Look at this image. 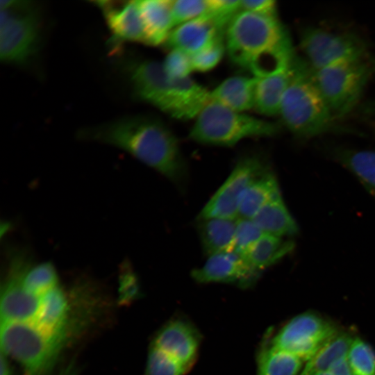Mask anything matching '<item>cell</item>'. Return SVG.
<instances>
[{"label":"cell","mask_w":375,"mask_h":375,"mask_svg":"<svg viewBox=\"0 0 375 375\" xmlns=\"http://www.w3.org/2000/svg\"><path fill=\"white\" fill-rule=\"evenodd\" d=\"M80 135L126 151L172 181L179 182L184 177L185 167L178 140L156 117H124L83 129Z\"/></svg>","instance_id":"obj_1"},{"label":"cell","mask_w":375,"mask_h":375,"mask_svg":"<svg viewBox=\"0 0 375 375\" xmlns=\"http://www.w3.org/2000/svg\"><path fill=\"white\" fill-rule=\"evenodd\" d=\"M279 116L281 125L299 139L342 130L314 82L310 67L297 56L292 62Z\"/></svg>","instance_id":"obj_2"},{"label":"cell","mask_w":375,"mask_h":375,"mask_svg":"<svg viewBox=\"0 0 375 375\" xmlns=\"http://www.w3.org/2000/svg\"><path fill=\"white\" fill-rule=\"evenodd\" d=\"M226 52L236 67L248 69L260 56L291 44L276 13L238 11L224 34Z\"/></svg>","instance_id":"obj_3"},{"label":"cell","mask_w":375,"mask_h":375,"mask_svg":"<svg viewBox=\"0 0 375 375\" xmlns=\"http://www.w3.org/2000/svg\"><path fill=\"white\" fill-rule=\"evenodd\" d=\"M189 137L196 142L232 147L249 138L271 137L282 125L238 112L210 101L194 119Z\"/></svg>","instance_id":"obj_4"},{"label":"cell","mask_w":375,"mask_h":375,"mask_svg":"<svg viewBox=\"0 0 375 375\" xmlns=\"http://www.w3.org/2000/svg\"><path fill=\"white\" fill-rule=\"evenodd\" d=\"M374 67L366 53L322 69H311L314 82L338 122L360 105Z\"/></svg>","instance_id":"obj_5"},{"label":"cell","mask_w":375,"mask_h":375,"mask_svg":"<svg viewBox=\"0 0 375 375\" xmlns=\"http://www.w3.org/2000/svg\"><path fill=\"white\" fill-rule=\"evenodd\" d=\"M67 338L45 331L33 321L1 324V352L17 360L26 375H47Z\"/></svg>","instance_id":"obj_6"},{"label":"cell","mask_w":375,"mask_h":375,"mask_svg":"<svg viewBox=\"0 0 375 375\" xmlns=\"http://www.w3.org/2000/svg\"><path fill=\"white\" fill-rule=\"evenodd\" d=\"M0 57L8 64L22 65L36 53L40 35L37 6L27 1H1Z\"/></svg>","instance_id":"obj_7"},{"label":"cell","mask_w":375,"mask_h":375,"mask_svg":"<svg viewBox=\"0 0 375 375\" xmlns=\"http://www.w3.org/2000/svg\"><path fill=\"white\" fill-rule=\"evenodd\" d=\"M300 47L312 69L368 53L366 42L358 35L322 27L305 28L301 35Z\"/></svg>","instance_id":"obj_8"},{"label":"cell","mask_w":375,"mask_h":375,"mask_svg":"<svg viewBox=\"0 0 375 375\" xmlns=\"http://www.w3.org/2000/svg\"><path fill=\"white\" fill-rule=\"evenodd\" d=\"M339 332L333 322L306 312L285 323L269 343L307 362Z\"/></svg>","instance_id":"obj_9"},{"label":"cell","mask_w":375,"mask_h":375,"mask_svg":"<svg viewBox=\"0 0 375 375\" xmlns=\"http://www.w3.org/2000/svg\"><path fill=\"white\" fill-rule=\"evenodd\" d=\"M31 258L27 250H9L6 278L1 289V324L33 321L36 316L40 296L29 292L22 283L24 269Z\"/></svg>","instance_id":"obj_10"},{"label":"cell","mask_w":375,"mask_h":375,"mask_svg":"<svg viewBox=\"0 0 375 375\" xmlns=\"http://www.w3.org/2000/svg\"><path fill=\"white\" fill-rule=\"evenodd\" d=\"M266 170L263 161L257 156L240 159L203 207L198 218L238 219L239 206L245 191Z\"/></svg>","instance_id":"obj_11"},{"label":"cell","mask_w":375,"mask_h":375,"mask_svg":"<svg viewBox=\"0 0 375 375\" xmlns=\"http://www.w3.org/2000/svg\"><path fill=\"white\" fill-rule=\"evenodd\" d=\"M124 69L137 99L172 117V81L162 62L150 59L133 58L126 61Z\"/></svg>","instance_id":"obj_12"},{"label":"cell","mask_w":375,"mask_h":375,"mask_svg":"<svg viewBox=\"0 0 375 375\" xmlns=\"http://www.w3.org/2000/svg\"><path fill=\"white\" fill-rule=\"evenodd\" d=\"M233 17L215 12L175 26L165 45L190 56L224 38L226 28Z\"/></svg>","instance_id":"obj_13"},{"label":"cell","mask_w":375,"mask_h":375,"mask_svg":"<svg viewBox=\"0 0 375 375\" xmlns=\"http://www.w3.org/2000/svg\"><path fill=\"white\" fill-rule=\"evenodd\" d=\"M260 272L244 256L225 251L208 257L202 267L192 271V276L199 283H233L246 288L255 283Z\"/></svg>","instance_id":"obj_14"},{"label":"cell","mask_w":375,"mask_h":375,"mask_svg":"<svg viewBox=\"0 0 375 375\" xmlns=\"http://www.w3.org/2000/svg\"><path fill=\"white\" fill-rule=\"evenodd\" d=\"M200 342V334L192 324L182 318H175L158 331L151 345L190 369L198 356Z\"/></svg>","instance_id":"obj_15"},{"label":"cell","mask_w":375,"mask_h":375,"mask_svg":"<svg viewBox=\"0 0 375 375\" xmlns=\"http://www.w3.org/2000/svg\"><path fill=\"white\" fill-rule=\"evenodd\" d=\"M115 44L131 41L148 44L137 1H97Z\"/></svg>","instance_id":"obj_16"},{"label":"cell","mask_w":375,"mask_h":375,"mask_svg":"<svg viewBox=\"0 0 375 375\" xmlns=\"http://www.w3.org/2000/svg\"><path fill=\"white\" fill-rule=\"evenodd\" d=\"M69 314L67 294L58 285L40 296L39 308L33 321L49 333L67 338Z\"/></svg>","instance_id":"obj_17"},{"label":"cell","mask_w":375,"mask_h":375,"mask_svg":"<svg viewBox=\"0 0 375 375\" xmlns=\"http://www.w3.org/2000/svg\"><path fill=\"white\" fill-rule=\"evenodd\" d=\"M256 84L254 76L229 77L210 90V101L231 110L245 112L254 108Z\"/></svg>","instance_id":"obj_18"},{"label":"cell","mask_w":375,"mask_h":375,"mask_svg":"<svg viewBox=\"0 0 375 375\" xmlns=\"http://www.w3.org/2000/svg\"><path fill=\"white\" fill-rule=\"evenodd\" d=\"M171 79L174 99L172 117L181 120L195 119L210 101V91L190 76Z\"/></svg>","instance_id":"obj_19"},{"label":"cell","mask_w":375,"mask_h":375,"mask_svg":"<svg viewBox=\"0 0 375 375\" xmlns=\"http://www.w3.org/2000/svg\"><path fill=\"white\" fill-rule=\"evenodd\" d=\"M148 44H165L174 28L172 0H138Z\"/></svg>","instance_id":"obj_20"},{"label":"cell","mask_w":375,"mask_h":375,"mask_svg":"<svg viewBox=\"0 0 375 375\" xmlns=\"http://www.w3.org/2000/svg\"><path fill=\"white\" fill-rule=\"evenodd\" d=\"M292 62L283 72L256 78L254 109L260 115H279L283 97L292 74Z\"/></svg>","instance_id":"obj_21"},{"label":"cell","mask_w":375,"mask_h":375,"mask_svg":"<svg viewBox=\"0 0 375 375\" xmlns=\"http://www.w3.org/2000/svg\"><path fill=\"white\" fill-rule=\"evenodd\" d=\"M264 234L282 238L297 233V225L281 195L264 206L251 219Z\"/></svg>","instance_id":"obj_22"},{"label":"cell","mask_w":375,"mask_h":375,"mask_svg":"<svg viewBox=\"0 0 375 375\" xmlns=\"http://www.w3.org/2000/svg\"><path fill=\"white\" fill-rule=\"evenodd\" d=\"M331 156L351 172L375 197V151L332 147Z\"/></svg>","instance_id":"obj_23"},{"label":"cell","mask_w":375,"mask_h":375,"mask_svg":"<svg viewBox=\"0 0 375 375\" xmlns=\"http://www.w3.org/2000/svg\"><path fill=\"white\" fill-rule=\"evenodd\" d=\"M237 219L211 217L199 219V233L203 251L208 257L230 251Z\"/></svg>","instance_id":"obj_24"},{"label":"cell","mask_w":375,"mask_h":375,"mask_svg":"<svg viewBox=\"0 0 375 375\" xmlns=\"http://www.w3.org/2000/svg\"><path fill=\"white\" fill-rule=\"evenodd\" d=\"M281 195L274 174L266 170L245 191L238 210V218L252 219L264 206Z\"/></svg>","instance_id":"obj_25"},{"label":"cell","mask_w":375,"mask_h":375,"mask_svg":"<svg viewBox=\"0 0 375 375\" xmlns=\"http://www.w3.org/2000/svg\"><path fill=\"white\" fill-rule=\"evenodd\" d=\"M354 338L350 333L340 331L306 362L299 375H313L329 370L335 362L347 356Z\"/></svg>","instance_id":"obj_26"},{"label":"cell","mask_w":375,"mask_h":375,"mask_svg":"<svg viewBox=\"0 0 375 375\" xmlns=\"http://www.w3.org/2000/svg\"><path fill=\"white\" fill-rule=\"evenodd\" d=\"M303 363L297 356L269 343L258 355V375H299Z\"/></svg>","instance_id":"obj_27"},{"label":"cell","mask_w":375,"mask_h":375,"mask_svg":"<svg viewBox=\"0 0 375 375\" xmlns=\"http://www.w3.org/2000/svg\"><path fill=\"white\" fill-rule=\"evenodd\" d=\"M290 241L269 234H263L251 247L244 258L256 269L261 271L287 255L293 249Z\"/></svg>","instance_id":"obj_28"},{"label":"cell","mask_w":375,"mask_h":375,"mask_svg":"<svg viewBox=\"0 0 375 375\" xmlns=\"http://www.w3.org/2000/svg\"><path fill=\"white\" fill-rule=\"evenodd\" d=\"M31 258L22 274V283L29 292L41 296L59 285L58 276L54 265L49 262L35 265Z\"/></svg>","instance_id":"obj_29"},{"label":"cell","mask_w":375,"mask_h":375,"mask_svg":"<svg viewBox=\"0 0 375 375\" xmlns=\"http://www.w3.org/2000/svg\"><path fill=\"white\" fill-rule=\"evenodd\" d=\"M347 359L354 375H375V351L362 339H353Z\"/></svg>","instance_id":"obj_30"},{"label":"cell","mask_w":375,"mask_h":375,"mask_svg":"<svg viewBox=\"0 0 375 375\" xmlns=\"http://www.w3.org/2000/svg\"><path fill=\"white\" fill-rule=\"evenodd\" d=\"M190 369L160 349L151 345L145 375H185Z\"/></svg>","instance_id":"obj_31"},{"label":"cell","mask_w":375,"mask_h":375,"mask_svg":"<svg viewBox=\"0 0 375 375\" xmlns=\"http://www.w3.org/2000/svg\"><path fill=\"white\" fill-rule=\"evenodd\" d=\"M264 233L251 219L238 218L230 251L245 256Z\"/></svg>","instance_id":"obj_32"},{"label":"cell","mask_w":375,"mask_h":375,"mask_svg":"<svg viewBox=\"0 0 375 375\" xmlns=\"http://www.w3.org/2000/svg\"><path fill=\"white\" fill-rule=\"evenodd\" d=\"M210 9V0L172 1L174 28L207 14Z\"/></svg>","instance_id":"obj_33"},{"label":"cell","mask_w":375,"mask_h":375,"mask_svg":"<svg viewBox=\"0 0 375 375\" xmlns=\"http://www.w3.org/2000/svg\"><path fill=\"white\" fill-rule=\"evenodd\" d=\"M226 52L224 38L191 56L193 72H207L215 68Z\"/></svg>","instance_id":"obj_34"},{"label":"cell","mask_w":375,"mask_h":375,"mask_svg":"<svg viewBox=\"0 0 375 375\" xmlns=\"http://www.w3.org/2000/svg\"><path fill=\"white\" fill-rule=\"evenodd\" d=\"M162 63L171 78H186L193 72L191 56L179 50L171 49Z\"/></svg>","instance_id":"obj_35"},{"label":"cell","mask_w":375,"mask_h":375,"mask_svg":"<svg viewBox=\"0 0 375 375\" xmlns=\"http://www.w3.org/2000/svg\"><path fill=\"white\" fill-rule=\"evenodd\" d=\"M240 10L263 13H276V2L272 0H242L240 3Z\"/></svg>","instance_id":"obj_36"},{"label":"cell","mask_w":375,"mask_h":375,"mask_svg":"<svg viewBox=\"0 0 375 375\" xmlns=\"http://www.w3.org/2000/svg\"><path fill=\"white\" fill-rule=\"evenodd\" d=\"M356 110L362 119L375 128V99L360 103Z\"/></svg>","instance_id":"obj_37"},{"label":"cell","mask_w":375,"mask_h":375,"mask_svg":"<svg viewBox=\"0 0 375 375\" xmlns=\"http://www.w3.org/2000/svg\"><path fill=\"white\" fill-rule=\"evenodd\" d=\"M329 371L333 375H354L349 365L347 356L335 362Z\"/></svg>","instance_id":"obj_38"},{"label":"cell","mask_w":375,"mask_h":375,"mask_svg":"<svg viewBox=\"0 0 375 375\" xmlns=\"http://www.w3.org/2000/svg\"><path fill=\"white\" fill-rule=\"evenodd\" d=\"M1 375H15L7 356L2 352H1Z\"/></svg>","instance_id":"obj_39"},{"label":"cell","mask_w":375,"mask_h":375,"mask_svg":"<svg viewBox=\"0 0 375 375\" xmlns=\"http://www.w3.org/2000/svg\"><path fill=\"white\" fill-rule=\"evenodd\" d=\"M78 369L74 362H69L64 367L58 375H77Z\"/></svg>","instance_id":"obj_40"},{"label":"cell","mask_w":375,"mask_h":375,"mask_svg":"<svg viewBox=\"0 0 375 375\" xmlns=\"http://www.w3.org/2000/svg\"><path fill=\"white\" fill-rule=\"evenodd\" d=\"M313 375H333L331 371L329 370H327V371H324V372H318V373H316Z\"/></svg>","instance_id":"obj_41"}]
</instances>
